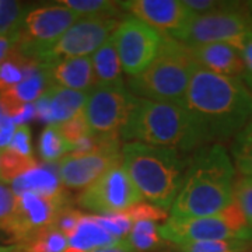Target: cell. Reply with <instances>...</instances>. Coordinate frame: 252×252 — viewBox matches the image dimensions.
Segmentation results:
<instances>
[{
	"instance_id": "6da1fadb",
	"label": "cell",
	"mask_w": 252,
	"mask_h": 252,
	"mask_svg": "<svg viewBox=\"0 0 252 252\" xmlns=\"http://www.w3.org/2000/svg\"><path fill=\"white\" fill-rule=\"evenodd\" d=\"M181 107L192 118L203 144L235 137L252 122V93L241 79L196 66Z\"/></svg>"
},
{
	"instance_id": "7a4b0ae2",
	"label": "cell",
	"mask_w": 252,
	"mask_h": 252,
	"mask_svg": "<svg viewBox=\"0 0 252 252\" xmlns=\"http://www.w3.org/2000/svg\"><path fill=\"white\" fill-rule=\"evenodd\" d=\"M235 167L223 144H206L189 156L178 196L170 209L172 219L213 216L233 200Z\"/></svg>"
},
{
	"instance_id": "3957f363",
	"label": "cell",
	"mask_w": 252,
	"mask_h": 252,
	"mask_svg": "<svg viewBox=\"0 0 252 252\" xmlns=\"http://www.w3.org/2000/svg\"><path fill=\"white\" fill-rule=\"evenodd\" d=\"M189 164L184 152L139 142L122 146V167L149 203L171 209Z\"/></svg>"
},
{
	"instance_id": "277c9868",
	"label": "cell",
	"mask_w": 252,
	"mask_h": 252,
	"mask_svg": "<svg viewBox=\"0 0 252 252\" xmlns=\"http://www.w3.org/2000/svg\"><path fill=\"white\" fill-rule=\"evenodd\" d=\"M121 137L184 153L205 146L192 118L181 105L139 97L133 99L130 114L121 129Z\"/></svg>"
},
{
	"instance_id": "5b68a950",
	"label": "cell",
	"mask_w": 252,
	"mask_h": 252,
	"mask_svg": "<svg viewBox=\"0 0 252 252\" xmlns=\"http://www.w3.org/2000/svg\"><path fill=\"white\" fill-rule=\"evenodd\" d=\"M196 66L187 44L162 36L156 59L139 76L129 77L126 89L139 98L181 105Z\"/></svg>"
},
{
	"instance_id": "8992f818",
	"label": "cell",
	"mask_w": 252,
	"mask_h": 252,
	"mask_svg": "<svg viewBox=\"0 0 252 252\" xmlns=\"http://www.w3.org/2000/svg\"><path fill=\"white\" fill-rule=\"evenodd\" d=\"M160 237L172 247L203 241L244 240L252 241V234L241 207L234 199L213 216L172 219L160 225Z\"/></svg>"
},
{
	"instance_id": "52a82bcc",
	"label": "cell",
	"mask_w": 252,
	"mask_h": 252,
	"mask_svg": "<svg viewBox=\"0 0 252 252\" xmlns=\"http://www.w3.org/2000/svg\"><path fill=\"white\" fill-rule=\"evenodd\" d=\"M252 36V11L247 3H225L212 13L193 17L174 39L189 46L203 44H230L241 51Z\"/></svg>"
},
{
	"instance_id": "ba28073f",
	"label": "cell",
	"mask_w": 252,
	"mask_h": 252,
	"mask_svg": "<svg viewBox=\"0 0 252 252\" xmlns=\"http://www.w3.org/2000/svg\"><path fill=\"white\" fill-rule=\"evenodd\" d=\"M80 18L77 13L58 3L31 7L23 21L16 46L26 56L38 61Z\"/></svg>"
},
{
	"instance_id": "9c48e42d",
	"label": "cell",
	"mask_w": 252,
	"mask_h": 252,
	"mask_svg": "<svg viewBox=\"0 0 252 252\" xmlns=\"http://www.w3.org/2000/svg\"><path fill=\"white\" fill-rule=\"evenodd\" d=\"M121 21L112 16L81 17L38 61L56 63L64 59L91 58L111 38Z\"/></svg>"
},
{
	"instance_id": "30bf717a",
	"label": "cell",
	"mask_w": 252,
	"mask_h": 252,
	"mask_svg": "<svg viewBox=\"0 0 252 252\" xmlns=\"http://www.w3.org/2000/svg\"><path fill=\"white\" fill-rule=\"evenodd\" d=\"M122 70L129 77L144 72L158 54L162 35L135 17H125L111 35Z\"/></svg>"
},
{
	"instance_id": "8fae6325",
	"label": "cell",
	"mask_w": 252,
	"mask_h": 252,
	"mask_svg": "<svg viewBox=\"0 0 252 252\" xmlns=\"http://www.w3.org/2000/svg\"><path fill=\"white\" fill-rule=\"evenodd\" d=\"M139 189L126 174L122 165L105 172L101 178L83 189L77 205L98 216L125 212L129 207L143 202Z\"/></svg>"
},
{
	"instance_id": "7c38bea8",
	"label": "cell",
	"mask_w": 252,
	"mask_h": 252,
	"mask_svg": "<svg viewBox=\"0 0 252 252\" xmlns=\"http://www.w3.org/2000/svg\"><path fill=\"white\" fill-rule=\"evenodd\" d=\"M67 206H70V198L66 192L56 198L21 193L16 199V210L4 233L23 247L42 231L54 227L59 213Z\"/></svg>"
},
{
	"instance_id": "4fadbf2b",
	"label": "cell",
	"mask_w": 252,
	"mask_h": 252,
	"mask_svg": "<svg viewBox=\"0 0 252 252\" xmlns=\"http://www.w3.org/2000/svg\"><path fill=\"white\" fill-rule=\"evenodd\" d=\"M133 99L135 95H132L126 87L93 89L83 109L91 132L95 135L121 133V129L130 114Z\"/></svg>"
},
{
	"instance_id": "5bb4252c",
	"label": "cell",
	"mask_w": 252,
	"mask_h": 252,
	"mask_svg": "<svg viewBox=\"0 0 252 252\" xmlns=\"http://www.w3.org/2000/svg\"><path fill=\"white\" fill-rule=\"evenodd\" d=\"M118 165H122V147L104 149L87 154H66L58 162V172L63 187L86 189Z\"/></svg>"
},
{
	"instance_id": "9a60e30c",
	"label": "cell",
	"mask_w": 252,
	"mask_h": 252,
	"mask_svg": "<svg viewBox=\"0 0 252 252\" xmlns=\"http://www.w3.org/2000/svg\"><path fill=\"white\" fill-rule=\"evenodd\" d=\"M125 10L149 27L158 31L162 36H175L195 17L181 0H127L119 1Z\"/></svg>"
},
{
	"instance_id": "2e32d148",
	"label": "cell",
	"mask_w": 252,
	"mask_h": 252,
	"mask_svg": "<svg viewBox=\"0 0 252 252\" xmlns=\"http://www.w3.org/2000/svg\"><path fill=\"white\" fill-rule=\"evenodd\" d=\"M87 95V93L51 86L34 102L36 119L46 122L48 125L63 124L84 109Z\"/></svg>"
},
{
	"instance_id": "e0dca14e",
	"label": "cell",
	"mask_w": 252,
	"mask_h": 252,
	"mask_svg": "<svg viewBox=\"0 0 252 252\" xmlns=\"http://www.w3.org/2000/svg\"><path fill=\"white\" fill-rule=\"evenodd\" d=\"M189 46V45H188ZM198 66L209 72L233 79H241L247 74L241 51L230 44L216 42L189 46Z\"/></svg>"
},
{
	"instance_id": "ac0fdd59",
	"label": "cell",
	"mask_w": 252,
	"mask_h": 252,
	"mask_svg": "<svg viewBox=\"0 0 252 252\" xmlns=\"http://www.w3.org/2000/svg\"><path fill=\"white\" fill-rule=\"evenodd\" d=\"M51 87L48 64L31 59L23 80L13 90L0 95V101L7 117H11L26 104H34Z\"/></svg>"
},
{
	"instance_id": "d6986e66",
	"label": "cell",
	"mask_w": 252,
	"mask_h": 252,
	"mask_svg": "<svg viewBox=\"0 0 252 252\" xmlns=\"http://www.w3.org/2000/svg\"><path fill=\"white\" fill-rule=\"evenodd\" d=\"M48 64V76L51 86L67 90L90 93L95 89V77L91 58L64 59Z\"/></svg>"
},
{
	"instance_id": "ffe728a7",
	"label": "cell",
	"mask_w": 252,
	"mask_h": 252,
	"mask_svg": "<svg viewBox=\"0 0 252 252\" xmlns=\"http://www.w3.org/2000/svg\"><path fill=\"white\" fill-rule=\"evenodd\" d=\"M10 185L16 196L21 193H34L44 198H56L66 192L59 178L58 162L56 165L49 162H38L35 167L20 175Z\"/></svg>"
},
{
	"instance_id": "44dd1931",
	"label": "cell",
	"mask_w": 252,
	"mask_h": 252,
	"mask_svg": "<svg viewBox=\"0 0 252 252\" xmlns=\"http://www.w3.org/2000/svg\"><path fill=\"white\" fill-rule=\"evenodd\" d=\"M121 244L97 221L94 215H84L77 228L69 237V247L66 252H94L101 248H108Z\"/></svg>"
},
{
	"instance_id": "7402d4cb",
	"label": "cell",
	"mask_w": 252,
	"mask_h": 252,
	"mask_svg": "<svg viewBox=\"0 0 252 252\" xmlns=\"http://www.w3.org/2000/svg\"><path fill=\"white\" fill-rule=\"evenodd\" d=\"M91 63L95 77V87H109V89L126 87L122 76L124 72L122 64L111 38L91 56Z\"/></svg>"
},
{
	"instance_id": "603a6c76",
	"label": "cell",
	"mask_w": 252,
	"mask_h": 252,
	"mask_svg": "<svg viewBox=\"0 0 252 252\" xmlns=\"http://www.w3.org/2000/svg\"><path fill=\"white\" fill-rule=\"evenodd\" d=\"M160 225L156 221H135L129 234L122 244L129 252H157L165 247V241L160 237Z\"/></svg>"
},
{
	"instance_id": "cb8c5ba5",
	"label": "cell",
	"mask_w": 252,
	"mask_h": 252,
	"mask_svg": "<svg viewBox=\"0 0 252 252\" xmlns=\"http://www.w3.org/2000/svg\"><path fill=\"white\" fill-rule=\"evenodd\" d=\"M31 58L23 54L17 46L11 49L7 58L0 64V95L13 90L23 80Z\"/></svg>"
},
{
	"instance_id": "d4e9b609",
	"label": "cell",
	"mask_w": 252,
	"mask_h": 252,
	"mask_svg": "<svg viewBox=\"0 0 252 252\" xmlns=\"http://www.w3.org/2000/svg\"><path fill=\"white\" fill-rule=\"evenodd\" d=\"M38 153L45 162L55 164L69 154V146L63 140L56 125H46L38 142Z\"/></svg>"
},
{
	"instance_id": "484cf974",
	"label": "cell",
	"mask_w": 252,
	"mask_h": 252,
	"mask_svg": "<svg viewBox=\"0 0 252 252\" xmlns=\"http://www.w3.org/2000/svg\"><path fill=\"white\" fill-rule=\"evenodd\" d=\"M31 10L30 4L16 0H1L0 3V35H17L23 21Z\"/></svg>"
},
{
	"instance_id": "4316f807",
	"label": "cell",
	"mask_w": 252,
	"mask_h": 252,
	"mask_svg": "<svg viewBox=\"0 0 252 252\" xmlns=\"http://www.w3.org/2000/svg\"><path fill=\"white\" fill-rule=\"evenodd\" d=\"M67 9L73 10L80 17H98V16H119V1H108V0H61L56 1Z\"/></svg>"
},
{
	"instance_id": "83f0119b",
	"label": "cell",
	"mask_w": 252,
	"mask_h": 252,
	"mask_svg": "<svg viewBox=\"0 0 252 252\" xmlns=\"http://www.w3.org/2000/svg\"><path fill=\"white\" fill-rule=\"evenodd\" d=\"M36 160L34 157H26L21 154L13 153L9 150H1L0 156V182L11 184L20 175L35 167Z\"/></svg>"
},
{
	"instance_id": "f1b7e54d",
	"label": "cell",
	"mask_w": 252,
	"mask_h": 252,
	"mask_svg": "<svg viewBox=\"0 0 252 252\" xmlns=\"http://www.w3.org/2000/svg\"><path fill=\"white\" fill-rule=\"evenodd\" d=\"M231 154L237 170L243 177L252 178V122L234 137Z\"/></svg>"
},
{
	"instance_id": "f546056e",
	"label": "cell",
	"mask_w": 252,
	"mask_h": 252,
	"mask_svg": "<svg viewBox=\"0 0 252 252\" xmlns=\"http://www.w3.org/2000/svg\"><path fill=\"white\" fill-rule=\"evenodd\" d=\"M67 247V237L62 234L58 228L51 227L20 248L24 252H66Z\"/></svg>"
},
{
	"instance_id": "4dcf8cb0",
	"label": "cell",
	"mask_w": 252,
	"mask_h": 252,
	"mask_svg": "<svg viewBox=\"0 0 252 252\" xmlns=\"http://www.w3.org/2000/svg\"><path fill=\"white\" fill-rule=\"evenodd\" d=\"M252 241L227 240V241H203L174 247L177 252H248Z\"/></svg>"
},
{
	"instance_id": "1f68e13d",
	"label": "cell",
	"mask_w": 252,
	"mask_h": 252,
	"mask_svg": "<svg viewBox=\"0 0 252 252\" xmlns=\"http://www.w3.org/2000/svg\"><path fill=\"white\" fill-rule=\"evenodd\" d=\"M56 126L59 129V133L62 135L63 140L69 146V153H70V149L73 146H76L83 139H86L87 136L93 133L90 125L86 119V115H84V111H81L80 114H77L72 119Z\"/></svg>"
},
{
	"instance_id": "d6a6232c",
	"label": "cell",
	"mask_w": 252,
	"mask_h": 252,
	"mask_svg": "<svg viewBox=\"0 0 252 252\" xmlns=\"http://www.w3.org/2000/svg\"><path fill=\"white\" fill-rule=\"evenodd\" d=\"M233 199L241 207L252 234V178L243 175L235 178Z\"/></svg>"
},
{
	"instance_id": "836d02e7",
	"label": "cell",
	"mask_w": 252,
	"mask_h": 252,
	"mask_svg": "<svg viewBox=\"0 0 252 252\" xmlns=\"http://www.w3.org/2000/svg\"><path fill=\"white\" fill-rule=\"evenodd\" d=\"M94 216H95L99 224L119 241H122L126 235L129 234V231L132 230V225H133V221L126 216L125 212L112 213V215H102V216L94 215Z\"/></svg>"
},
{
	"instance_id": "e575fe53",
	"label": "cell",
	"mask_w": 252,
	"mask_h": 252,
	"mask_svg": "<svg viewBox=\"0 0 252 252\" xmlns=\"http://www.w3.org/2000/svg\"><path fill=\"white\" fill-rule=\"evenodd\" d=\"M125 215L133 223L135 221H143V220H149V221H167L170 216H168V210H164L161 207L156 206L153 203L149 202H140L135 206L129 207L125 210Z\"/></svg>"
},
{
	"instance_id": "d590c367",
	"label": "cell",
	"mask_w": 252,
	"mask_h": 252,
	"mask_svg": "<svg viewBox=\"0 0 252 252\" xmlns=\"http://www.w3.org/2000/svg\"><path fill=\"white\" fill-rule=\"evenodd\" d=\"M16 193L7 184L0 182V230L4 231L16 210Z\"/></svg>"
},
{
	"instance_id": "8d00e7d4",
	"label": "cell",
	"mask_w": 252,
	"mask_h": 252,
	"mask_svg": "<svg viewBox=\"0 0 252 252\" xmlns=\"http://www.w3.org/2000/svg\"><path fill=\"white\" fill-rule=\"evenodd\" d=\"M13 153L21 154L26 157H34L32 156V144H31V130L28 125H17L16 132L11 137V142L4 149Z\"/></svg>"
},
{
	"instance_id": "74e56055",
	"label": "cell",
	"mask_w": 252,
	"mask_h": 252,
	"mask_svg": "<svg viewBox=\"0 0 252 252\" xmlns=\"http://www.w3.org/2000/svg\"><path fill=\"white\" fill-rule=\"evenodd\" d=\"M84 216V213L80 212L79 209H74V207L70 205V206L64 207L62 212L59 213V216L56 219V221H55L54 227L55 228H58L62 234H64L67 237V240H69V237L74 233V230L77 228V225L80 223V220Z\"/></svg>"
},
{
	"instance_id": "f35d334b",
	"label": "cell",
	"mask_w": 252,
	"mask_h": 252,
	"mask_svg": "<svg viewBox=\"0 0 252 252\" xmlns=\"http://www.w3.org/2000/svg\"><path fill=\"white\" fill-rule=\"evenodd\" d=\"M184 4L196 17V16H202V14H207V13L215 11L219 7H221L224 4V1H215V0H184Z\"/></svg>"
},
{
	"instance_id": "ab89813d",
	"label": "cell",
	"mask_w": 252,
	"mask_h": 252,
	"mask_svg": "<svg viewBox=\"0 0 252 252\" xmlns=\"http://www.w3.org/2000/svg\"><path fill=\"white\" fill-rule=\"evenodd\" d=\"M16 124L10 117L0 118V150H4L16 132Z\"/></svg>"
},
{
	"instance_id": "60d3db41",
	"label": "cell",
	"mask_w": 252,
	"mask_h": 252,
	"mask_svg": "<svg viewBox=\"0 0 252 252\" xmlns=\"http://www.w3.org/2000/svg\"><path fill=\"white\" fill-rule=\"evenodd\" d=\"M20 34L17 35H0V64L7 58L11 49L17 45Z\"/></svg>"
},
{
	"instance_id": "b9f144b4",
	"label": "cell",
	"mask_w": 252,
	"mask_h": 252,
	"mask_svg": "<svg viewBox=\"0 0 252 252\" xmlns=\"http://www.w3.org/2000/svg\"><path fill=\"white\" fill-rule=\"evenodd\" d=\"M241 56H243L247 74L252 76V36L247 39V42L241 48Z\"/></svg>"
},
{
	"instance_id": "7bdbcfd3",
	"label": "cell",
	"mask_w": 252,
	"mask_h": 252,
	"mask_svg": "<svg viewBox=\"0 0 252 252\" xmlns=\"http://www.w3.org/2000/svg\"><path fill=\"white\" fill-rule=\"evenodd\" d=\"M94 252H129L125 248V245L122 244H118V245H114V247H108V248H101V250H97V251Z\"/></svg>"
},
{
	"instance_id": "ee69618b",
	"label": "cell",
	"mask_w": 252,
	"mask_h": 252,
	"mask_svg": "<svg viewBox=\"0 0 252 252\" xmlns=\"http://www.w3.org/2000/svg\"><path fill=\"white\" fill-rule=\"evenodd\" d=\"M243 81H244V84L247 86V89L252 93V76H250V74H245V76L243 77Z\"/></svg>"
},
{
	"instance_id": "f6af8a7d",
	"label": "cell",
	"mask_w": 252,
	"mask_h": 252,
	"mask_svg": "<svg viewBox=\"0 0 252 252\" xmlns=\"http://www.w3.org/2000/svg\"><path fill=\"white\" fill-rule=\"evenodd\" d=\"M13 247H14V245H10V247H1V245H0V252L11 251V250H13Z\"/></svg>"
},
{
	"instance_id": "bcb514c9",
	"label": "cell",
	"mask_w": 252,
	"mask_h": 252,
	"mask_svg": "<svg viewBox=\"0 0 252 252\" xmlns=\"http://www.w3.org/2000/svg\"><path fill=\"white\" fill-rule=\"evenodd\" d=\"M9 252H24V251H23V250H21V248H20L18 245H14V247H13V250H11V251H9Z\"/></svg>"
},
{
	"instance_id": "7dc6e473",
	"label": "cell",
	"mask_w": 252,
	"mask_h": 252,
	"mask_svg": "<svg viewBox=\"0 0 252 252\" xmlns=\"http://www.w3.org/2000/svg\"><path fill=\"white\" fill-rule=\"evenodd\" d=\"M157 252H174V251H170V250H161V251H157Z\"/></svg>"
},
{
	"instance_id": "c3c4849f",
	"label": "cell",
	"mask_w": 252,
	"mask_h": 252,
	"mask_svg": "<svg viewBox=\"0 0 252 252\" xmlns=\"http://www.w3.org/2000/svg\"><path fill=\"white\" fill-rule=\"evenodd\" d=\"M0 156H1V150H0Z\"/></svg>"
},
{
	"instance_id": "681fc988",
	"label": "cell",
	"mask_w": 252,
	"mask_h": 252,
	"mask_svg": "<svg viewBox=\"0 0 252 252\" xmlns=\"http://www.w3.org/2000/svg\"><path fill=\"white\" fill-rule=\"evenodd\" d=\"M0 3H1V0H0Z\"/></svg>"
}]
</instances>
